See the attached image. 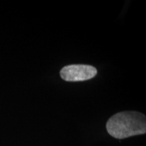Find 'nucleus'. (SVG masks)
<instances>
[{
    "label": "nucleus",
    "instance_id": "obj_1",
    "mask_svg": "<svg viewBox=\"0 0 146 146\" xmlns=\"http://www.w3.org/2000/svg\"><path fill=\"white\" fill-rule=\"evenodd\" d=\"M106 129L111 136L119 139L145 134V116L135 111L116 113L108 120Z\"/></svg>",
    "mask_w": 146,
    "mask_h": 146
},
{
    "label": "nucleus",
    "instance_id": "obj_2",
    "mask_svg": "<svg viewBox=\"0 0 146 146\" xmlns=\"http://www.w3.org/2000/svg\"><path fill=\"white\" fill-rule=\"evenodd\" d=\"M97 69L90 65L72 64L60 70V76L66 81L77 82L89 80L96 76Z\"/></svg>",
    "mask_w": 146,
    "mask_h": 146
}]
</instances>
